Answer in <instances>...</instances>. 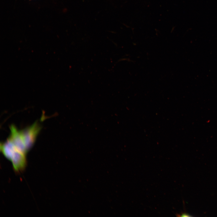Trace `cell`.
<instances>
[{
  "mask_svg": "<svg viewBox=\"0 0 217 217\" xmlns=\"http://www.w3.org/2000/svg\"><path fill=\"white\" fill-rule=\"evenodd\" d=\"M0 150L12 163L14 171L19 172L25 169L27 164L26 154L18 150L8 140L0 144Z\"/></svg>",
  "mask_w": 217,
  "mask_h": 217,
  "instance_id": "1",
  "label": "cell"
},
{
  "mask_svg": "<svg viewBox=\"0 0 217 217\" xmlns=\"http://www.w3.org/2000/svg\"><path fill=\"white\" fill-rule=\"evenodd\" d=\"M177 216H182V217H190V216H192L190 214L186 213H182L181 214H178L177 215Z\"/></svg>",
  "mask_w": 217,
  "mask_h": 217,
  "instance_id": "2",
  "label": "cell"
}]
</instances>
